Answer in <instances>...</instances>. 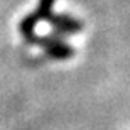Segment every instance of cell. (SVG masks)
Masks as SVG:
<instances>
[{
	"instance_id": "1",
	"label": "cell",
	"mask_w": 130,
	"mask_h": 130,
	"mask_svg": "<svg viewBox=\"0 0 130 130\" xmlns=\"http://www.w3.org/2000/svg\"><path fill=\"white\" fill-rule=\"evenodd\" d=\"M47 22L53 27V32L63 37L68 34H78L83 30V22L69 14H53L47 19Z\"/></svg>"
},
{
	"instance_id": "2",
	"label": "cell",
	"mask_w": 130,
	"mask_h": 130,
	"mask_svg": "<svg viewBox=\"0 0 130 130\" xmlns=\"http://www.w3.org/2000/svg\"><path fill=\"white\" fill-rule=\"evenodd\" d=\"M46 58L54 59V61H63V59H69L76 54V49L73 47L71 44H68L64 39H59L54 44H51L49 47L44 49Z\"/></svg>"
},
{
	"instance_id": "3",
	"label": "cell",
	"mask_w": 130,
	"mask_h": 130,
	"mask_svg": "<svg viewBox=\"0 0 130 130\" xmlns=\"http://www.w3.org/2000/svg\"><path fill=\"white\" fill-rule=\"evenodd\" d=\"M37 24H39V19H37V15L34 14V12H30V14H27L25 17H22V20L19 22L20 36H22L24 39L34 36V34H36V27H37Z\"/></svg>"
},
{
	"instance_id": "4",
	"label": "cell",
	"mask_w": 130,
	"mask_h": 130,
	"mask_svg": "<svg viewBox=\"0 0 130 130\" xmlns=\"http://www.w3.org/2000/svg\"><path fill=\"white\" fill-rule=\"evenodd\" d=\"M54 4H56V0H39L37 2V7L34 10V14L37 15L39 22H41V20H47L49 17L53 15Z\"/></svg>"
}]
</instances>
